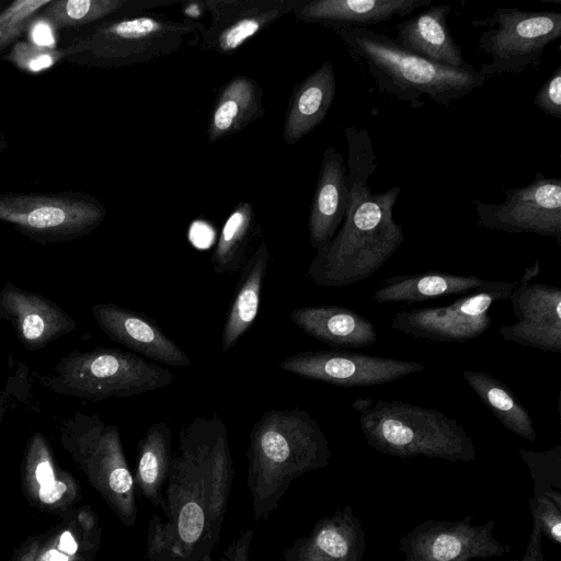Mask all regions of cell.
Here are the masks:
<instances>
[{"label":"cell","instance_id":"cell-4","mask_svg":"<svg viewBox=\"0 0 561 561\" xmlns=\"http://www.w3.org/2000/svg\"><path fill=\"white\" fill-rule=\"evenodd\" d=\"M334 32L379 93L407 102L411 107L424 105V95L448 107L485 83V78L471 65L454 68L433 62L371 28Z\"/></svg>","mask_w":561,"mask_h":561},{"label":"cell","instance_id":"cell-16","mask_svg":"<svg viewBox=\"0 0 561 561\" xmlns=\"http://www.w3.org/2000/svg\"><path fill=\"white\" fill-rule=\"evenodd\" d=\"M510 299L517 321L499 330L503 340L560 354L561 288L540 283L517 285Z\"/></svg>","mask_w":561,"mask_h":561},{"label":"cell","instance_id":"cell-29","mask_svg":"<svg viewBox=\"0 0 561 561\" xmlns=\"http://www.w3.org/2000/svg\"><path fill=\"white\" fill-rule=\"evenodd\" d=\"M172 459V431L167 422L153 423L137 446V466L133 476L136 493L153 507L167 510L163 486Z\"/></svg>","mask_w":561,"mask_h":561},{"label":"cell","instance_id":"cell-44","mask_svg":"<svg viewBox=\"0 0 561 561\" xmlns=\"http://www.w3.org/2000/svg\"><path fill=\"white\" fill-rule=\"evenodd\" d=\"M3 414H4V403H3V399L0 396V422L2 421Z\"/></svg>","mask_w":561,"mask_h":561},{"label":"cell","instance_id":"cell-13","mask_svg":"<svg viewBox=\"0 0 561 561\" xmlns=\"http://www.w3.org/2000/svg\"><path fill=\"white\" fill-rule=\"evenodd\" d=\"M472 516L456 522L426 519L400 537L404 561H472L510 553V545L493 536L495 522L472 524Z\"/></svg>","mask_w":561,"mask_h":561},{"label":"cell","instance_id":"cell-21","mask_svg":"<svg viewBox=\"0 0 561 561\" xmlns=\"http://www.w3.org/2000/svg\"><path fill=\"white\" fill-rule=\"evenodd\" d=\"M22 484L28 500L45 511L66 510L79 496L76 480L57 465L46 437L41 433L33 434L26 445Z\"/></svg>","mask_w":561,"mask_h":561},{"label":"cell","instance_id":"cell-2","mask_svg":"<svg viewBox=\"0 0 561 561\" xmlns=\"http://www.w3.org/2000/svg\"><path fill=\"white\" fill-rule=\"evenodd\" d=\"M344 134L348 147V205L337 232L317 251L307 271V277L320 287H342L369 278L404 241L403 228L393 218L401 187L373 193L368 179L377 163L369 133L348 126Z\"/></svg>","mask_w":561,"mask_h":561},{"label":"cell","instance_id":"cell-26","mask_svg":"<svg viewBox=\"0 0 561 561\" xmlns=\"http://www.w3.org/2000/svg\"><path fill=\"white\" fill-rule=\"evenodd\" d=\"M335 94L334 68L330 61H324L295 88L284 119V141L294 145L318 127L332 106Z\"/></svg>","mask_w":561,"mask_h":561},{"label":"cell","instance_id":"cell-39","mask_svg":"<svg viewBox=\"0 0 561 561\" xmlns=\"http://www.w3.org/2000/svg\"><path fill=\"white\" fill-rule=\"evenodd\" d=\"M254 536L253 529H247L239 534L222 552L219 561H250V548Z\"/></svg>","mask_w":561,"mask_h":561},{"label":"cell","instance_id":"cell-43","mask_svg":"<svg viewBox=\"0 0 561 561\" xmlns=\"http://www.w3.org/2000/svg\"><path fill=\"white\" fill-rule=\"evenodd\" d=\"M540 272V261L536 260L529 267H527L518 282V285H528L531 279L538 276Z\"/></svg>","mask_w":561,"mask_h":561},{"label":"cell","instance_id":"cell-1","mask_svg":"<svg viewBox=\"0 0 561 561\" xmlns=\"http://www.w3.org/2000/svg\"><path fill=\"white\" fill-rule=\"evenodd\" d=\"M234 477L225 422L196 416L180 431L165 488L164 518L147 527L148 561H213Z\"/></svg>","mask_w":561,"mask_h":561},{"label":"cell","instance_id":"cell-17","mask_svg":"<svg viewBox=\"0 0 561 561\" xmlns=\"http://www.w3.org/2000/svg\"><path fill=\"white\" fill-rule=\"evenodd\" d=\"M0 321L9 322L16 339L32 352L44 348L77 327L73 317L57 304L11 282L0 289Z\"/></svg>","mask_w":561,"mask_h":561},{"label":"cell","instance_id":"cell-5","mask_svg":"<svg viewBox=\"0 0 561 561\" xmlns=\"http://www.w3.org/2000/svg\"><path fill=\"white\" fill-rule=\"evenodd\" d=\"M352 407L366 443L380 454L450 462L477 460L474 442L463 425L436 409L383 399H358Z\"/></svg>","mask_w":561,"mask_h":561},{"label":"cell","instance_id":"cell-40","mask_svg":"<svg viewBox=\"0 0 561 561\" xmlns=\"http://www.w3.org/2000/svg\"><path fill=\"white\" fill-rule=\"evenodd\" d=\"M542 533L538 525L533 523L530 539L525 553L519 561H546L542 552Z\"/></svg>","mask_w":561,"mask_h":561},{"label":"cell","instance_id":"cell-23","mask_svg":"<svg viewBox=\"0 0 561 561\" xmlns=\"http://www.w3.org/2000/svg\"><path fill=\"white\" fill-rule=\"evenodd\" d=\"M449 13L448 4L430 5L419 14L398 23L393 39L405 50L433 62L467 68L470 64L465 60L460 47L449 32Z\"/></svg>","mask_w":561,"mask_h":561},{"label":"cell","instance_id":"cell-18","mask_svg":"<svg viewBox=\"0 0 561 561\" xmlns=\"http://www.w3.org/2000/svg\"><path fill=\"white\" fill-rule=\"evenodd\" d=\"M91 312L111 340L133 353L173 367L192 365L190 356L151 318L112 302L95 304Z\"/></svg>","mask_w":561,"mask_h":561},{"label":"cell","instance_id":"cell-15","mask_svg":"<svg viewBox=\"0 0 561 561\" xmlns=\"http://www.w3.org/2000/svg\"><path fill=\"white\" fill-rule=\"evenodd\" d=\"M299 0H206L210 14L208 27L196 34L201 48L230 55L284 15Z\"/></svg>","mask_w":561,"mask_h":561},{"label":"cell","instance_id":"cell-20","mask_svg":"<svg viewBox=\"0 0 561 561\" xmlns=\"http://www.w3.org/2000/svg\"><path fill=\"white\" fill-rule=\"evenodd\" d=\"M433 0H299L293 10L297 21L320 24L333 31L369 28L403 18Z\"/></svg>","mask_w":561,"mask_h":561},{"label":"cell","instance_id":"cell-11","mask_svg":"<svg viewBox=\"0 0 561 561\" xmlns=\"http://www.w3.org/2000/svg\"><path fill=\"white\" fill-rule=\"evenodd\" d=\"M517 285V280H499L491 288L469 293L447 306L399 310L390 324L399 332L431 342L474 340L492 325V305L510 299Z\"/></svg>","mask_w":561,"mask_h":561},{"label":"cell","instance_id":"cell-12","mask_svg":"<svg viewBox=\"0 0 561 561\" xmlns=\"http://www.w3.org/2000/svg\"><path fill=\"white\" fill-rule=\"evenodd\" d=\"M502 203L473 201L478 226L507 233H536L561 243V180L536 172L527 185L508 188Z\"/></svg>","mask_w":561,"mask_h":561},{"label":"cell","instance_id":"cell-3","mask_svg":"<svg viewBox=\"0 0 561 561\" xmlns=\"http://www.w3.org/2000/svg\"><path fill=\"white\" fill-rule=\"evenodd\" d=\"M247 486L254 520H267L291 482L329 465L331 449L319 423L307 411H265L249 433Z\"/></svg>","mask_w":561,"mask_h":561},{"label":"cell","instance_id":"cell-32","mask_svg":"<svg viewBox=\"0 0 561 561\" xmlns=\"http://www.w3.org/2000/svg\"><path fill=\"white\" fill-rule=\"evenodd\" d=\"M253 224V205L240 202L227 217L211 253L210 262L216 274H231L240 268Z\"/></svg>","mask_w":561,"mask_h":561},{"label":"cell","instance_id":"cell-24","mask_svg":"<svg viewBox=\"0 0 561 561\" xmlns=\"http://www.w3.org/2000/svg\"><path fill=\"white\" fill-rule=\"evenodd\" d=\"M289 317L301 331L336 348L367 347L378 339L373 322L346 307H301L291 310Z\"/></svg>","mask_w":561,"mask_h":561},{"label":"cell","instance_id":"cell-30","mask_svg":"<svg viewBox=\"0 0 561 561\" xmlns=\"http://www.w3.org/2000/svg\"><path fill=\"white\" fill-rule=\"evenodd\" d=\"M462 376L481 402L506 430L528 442L537 439L528 410L508 386L485 371L462 370Z\"/></svg>","mask_w":561,"mask_h":561},{"label":"cell","instance_id":"cell-45","mask_svg":"<svg viewBox=\"0 0 561 561\" xmlns=\"http://www.w3.org/2000/svg\"><path fill=\"white\" fill-rule=\"evenodd\" d=\"M508 561H519V560H515V559H513V560H508Z\"/></svg>","mask_w":561,"mask_h":561},{"label":"cell","instance_id":"cell-25","mask_svg":"<svg viewBox=\"0 0 561 561\" xmlns=\"http://www.w3.org/2000/svg\"><path fill=\"white\" fill-rule=\"evenodd\" d=\"M499 280H486L472 275L430 271L391 276L382 280L373 298L377 304L412 305L440 297L469 294L495 286Z\"/></svg>","mask_w":561,"mask_h":561},{"label":"cell","instance_id":"cell-19","mask_svg":"<svg viewBox=\"0 0 561 561\" xmlns=\"http://www.w3.org/2000/svg\"><path fill=\"white\" fill-rule=\"evenodd\" d=\"M366 549L363 524L352 506L320 518L308 536L283 550L284 561H362Z\"/></svg>","mask_w":561,"mask_h":561},{"label":"cell","instance_id":"cell-37","mask_svg":"<svg viewBox=\"0 0 561 561\" xmlns=\"http://www.w3.org/2000/svg\"><path fill=\"white\" fill-rule=\"evenodd\" d=\"M50 3L51 0H16L0 13V27L24 30L30 18Z\"/></svg>","mask_w":561,"mask_h":561},{"label":"cell","instance_id":"cell-42","mask_svg":"<svg viewBox=\"0 0 561 561\" xmlns=\"http://www.w3.org/2000/svg\"><path fill=\"white\" fill-rule=\"evenodd\" d=\"M23 30L12 27H0V50L18 37Z\"/></svg>","mask_w":561,"mask_h":561},{"label":"cell","instance_id":"cell-8","mask_svg":"<svg viewBox=\"0 0 561 561\" xmlns=\"http://www.w3.org/2000/svg\"><path fill=\"white\" fill-rule=\"evenodd\" d=\"M485 27L478 36V46L491 56L482 64V77L520 73L540 64L545 49L561 37V13L557 11H523L496 8L492 15L472 21Z\"/></svg>","mask_w":561,"mask_h":561},{"label":"cell","instance_id":"cell-31","mask_svg":"<svg viewBox=\"0 0 561 561\" xmlns=\"http://www.w3.org/2000/svg\"><path fill=\"white\" fill-rule=\"evenodd\" d=\"M169 3L153 0H56L46 7L44 16L55 27H76L121 11L139 13Z\"/></svg>","mask_w":561,"mask_h":561},{"label":"cell","instance_id":"cell-28","mask_svg":"<svg viewBox=\"0 0 561 561\" xmlns=\"http://www.w3.org/2000/svg\"><path fill=\"white\" fill-rule=\"evenodd\" d=\"M270 261V249L262 241L243 264L237 290L222 329V353L232 348L256 319Z\"/></svg>","mask_w":561,"mask_h":561},{"label":"cell","instance_id":"cell-36","mask_svg":"<svg viewBox=\"0 0 561 561\" xmlns=\"http://www.w3.org/2000/svg\"><path fill=\"white\" fill-rule=\"evenodd\" d=\"M534 104L547 115L561 118V66L539 88L535 94Z\"/></svg>","mask_w":561,"mask_h":561},{"label":"cell","instance_id":"cell-22","mask_svg":"<svg viewBox=\"0 0 561 561\" xmlns=\"http://www.w3.org/2000/svg\"><path fill=\"white\" fill-rule=\"evenodd\" d=\"M348 197L344 157L333 146H328L322 154L308 219L309 240L316 251L328 244L337 232Z\"/></svg>","mask_w":561,"mask_h":561},{"label":"cell","instance_id":"cell-38","mask_svg":"<svg viewBox=\"0 0 561 561\" xmlns=\"http://www.w3.org/2000/svg\"><path fill=\"white\" fill-rule=\"evenodd\" d=\"M55 26L44 16L34 19L27 30L30 43L47 48H55Z\"/></svg>","mask_w":561,"mask_h":561},{"label":"cell","instance_id":"cell-34","mask_svg":"<svg viewBox=\"0 0 561 561\" xmlns=\"http://www.w3.org/2000/svg\"><path fill=\"white\" fill-rule=\"evenodd\" d=\"M87 50L88 47L83 38L70 47L60 49L36 46L30 42H19L5 58L18 68L35 73L49 69L69 55L87 53Z\"/></svg>","mask_w":561,"mask_h":561},{"label":"cell","instance_id":"cell-33","mask_svg":"<svg viewBox=\"0 0 561 561\" xmlns=\"http://www.w3.org/2000/svg\"><path fill=\"white\" fill-rule=\"evenodd\" d=\"M519 455L528 466L534 480V495H546L561 506V447L547 451L520 448Z\"/></svg>","mask_w":561,"mask_h":561},{"label":"cell","instance_id":"cell-14","mask_svg":"<svg viewBox=\"0 0 561 561\" xmlns=\"http://www.w3.org/2000/svg\"><path fill=\"white\" fill-rule=\"evenodd\" d=\"M278 366L294 375L340 387L389 383L426 368L419 362L340 350L295 353Z\"/></svg>","mask_w":561,"mask_h":561},{"label":"cell","instance_id":"cell-10","mask_svg":"<svg viewBox=\"0 0 561 561\" xmlns=\"http://www.w3.org/2000/svg\"><path fill=\"white\" fill-rule=\"evenodd\" d=\"M106 210L91 197L0 194V221L9 222L38 242H60L93 231Z\"/></svg>","mask_w":561,"mask_h":561},{"label":"cell","instance_id":"cell-7","mask_svg":"<svg viewBox=\"0 0 561 561\" xmlns=\"http://www.w3.org/2000/svg\"><path fill=\"white\" fill-rule=\"evenodd\" d=\"M60 443L90 484L127 527L137 520L136 489L119 430L98 414L73 413L59 425Z\"/></svg>","mask_w":561,"mask_h":561},{"label":"cell","instance_id":"cell-9","mask_svg":"<svg viewBox=\"0 0 561 561\" xmlns=\"http://www.w3.org/2000/svg\"><path fill=\"white\" fill-rule=\"evenodd\" d=\"M203 27V23L191 20L139 12L104 22L83 39L96 65L130 66L173 54Z\"/></svg>","mask_w":561,"mask_h":561},{"label":"cell","instance_id":"cell-41","mask_svg":"<svg viewBox=\"0 0 561 561\" xmlns=\"http://www.w3.org/2000/svg\"><path fill=\"white\" fill-rule=\"evenodd\" d=\"M41 542L38 538H31L21 549L15 561H37Z\"/></svg>","mask_w":561,"mask_h":561},{"label":"cell","instance_id":"cell-27","mask_svg":"<svg viewBox=\"0 0 561 561\" xmlns=\"http://www.w3.org/2000/svg\"><path fill=\"white\" fill-rule=\"evenodd\" d=\"M264 112L260 84L247 76L231 78L221 87L213 104L206 129L208 141L216 142L243 130Z\"/></svg>","mask_w":561,"mask_h":561},{"label":"cell","instance_id":"cell-6","mask_svg":"<svg viewBox=\"0 0 561 561\" xmlns=\"http://www.w3.org/2000/svg\"><path fill=\"white\" fill-rule=\"evenodd\" d=\"M50 391L88 401L127 398L169 386L174 375L136 353L107 347L72 351L48 375L38 376Z\"/></svg>","mask_w":561,"mask_h":561},{"label":"cell","instance_id":"cell-35","mask_svg":"<svg viewBox=\"0 0 561 561\" xmlns=\"http://www.w3.org/2000/svg\"><path fill=\"white\" fill-rule=\"evenodd\" d=\"M533 523L538 525L542 536L558 546L561 545V506L546 495H534L529 499Z\"/></svg>","mask_w":561,"mask_h":561}]
</instances>
